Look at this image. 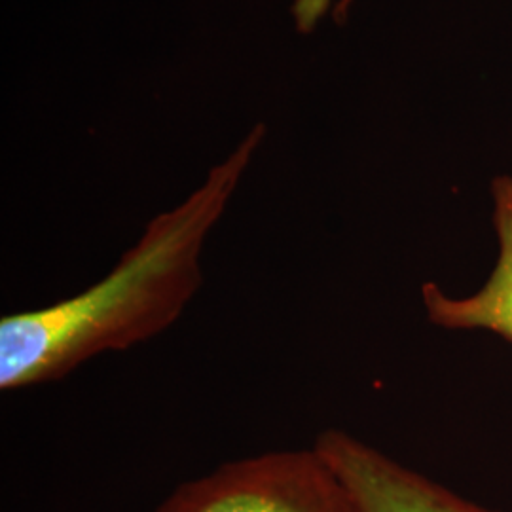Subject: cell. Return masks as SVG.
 <instances>
[{"mask_svg":"<svg viewBox=\"0 0 512 512\" xmlns=\"http://www.w3.org/2000/svg\"><path fill=\"white\" fill-rule=\"evenodd\" d=\"M156 512H359L311 446L234 459L177 486Z\"/></svg>","mask_w":512,"mask_h":512,"instance_id":"2","label":"cell"},{"mask_svg":"<svg viewBox=\"0 0 512 512\" xmlns=\"http://www.w3.org/2000/svg\"><path fill=\"white\" fill-rule=\"evenodd\" d=\"M349 0H342L340 4H338V8H336V14H342V12H346V8H348Z\"/></svg>","mask_w":512,"mask_h":512,"instance_id":"6","label":"cell"},{"mask_svg":"<svg viewBox=\"0 0 512 512\" xmlns=\"http://www.w3.org/2000/svg\"><path fill=\"white\" fill-rule=\"evenodd\" d=\"M492 205L497 258L488 279L465 296L448 294L439 283L427 281L421 285V302L435 327L480 330L512 344V175L495 177Z\"/></svg>","mask_w":512,"mask_h":512,"instance_id":"4","label":"cell"},{"mask_svg":"<svg viewBox=\"0 0 512 512\" xmlns=\"http://www.w3.org/2000/svg\"><path fill=\"white\" fill-rule=\"evenodd\" d=\"M330 0H294L293 16L302 33H310L329 12Z\"/></svg>","mask_w":512,"mask_h":512,"instance_id":"5","label":"cell"},{"mask_svg":"<svg viewBox=\"0 0 512 512\" xmlns=\"http://www.w3.org/2000/svg\"><path fill=\"white\" fill-rule=\"evenodd\" d=\"M313 448L348 488L359 512H497L461 497L342 429H325Z\"/></svg>","mask_w":512,"mask_h":512,"instance_id":"3","label":"cell"},{"mask_svg":"<svg viewBox=\"0 0 512 512\" xmlns=\"http://www.w3.org/2000/svg\"><path fill=\"white\" fill-rule=\"evenodd\" d=\"M266 135L258 124L181 205L148 222L139 241L92 287L0 319V389L55 382L105 353L162 334L200 291L205 239Z\"/></svg>","mask_w":512,"mask_h":512,"instance_id":"1","label":"cell"}]
</instances>
